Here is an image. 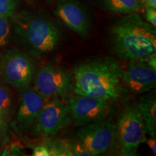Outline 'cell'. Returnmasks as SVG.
<instances>
[{
    "mask_svg": "<svg viewBox=\"0 0 156 156\" xmlns=\"http://www.w3.org/2000/svg\"><path fill=\"white\" fill-rule=\"evenodd\" d=\"M147 129L151 137L156 136V99L155 93H152L140 98L137 105Z\"/></svg>",
    "mask_w": 156,
    "mask_h": 156,
    "instance_id": "cell-13",
    "label": "cell"
},
{
    "mask_svg": "<svg viewBox=\"0 0 156 156\" xmlns=\"http://www.w3.org/2000/svg\"><path fill=\"white\" fill-rule=\"evenodd\" d=\"M46 99L30 86L21 90L16 124L21 132H26L34 124Z\"/></svg>",
    "mask_w": 156,
    "mask_h": 156,
    "instance_id": "cell-12",
    "label": "cell"
},
{
    "mask_svg": "<svg viewBox=\"0 0 156 156\" xmlns=\"http://www.w3.org/2000/svg\"><path fill=\"white\" fill-rule=\"evenodd\" d=\"M146 142H147V145L151 148L152 153H153L154 155H156V140L155 137H151L150 139L146 140Z\"/></svg>",
    "mask_w": 156,
    "mask_h": 156,
    "instance_id": "cell-21",
    "label": "cell"
},
{
    "mask_svg": "<svg viewBox=\"0 0 156 156\" xmlns=\"http://www.w3.org/2000/svg\"><path fill=\"white\" fill-rule=\"evenodd\" d=\"M14 32L20 46L37 58L56 50L60 34L52 20L41 13H23L14 18Z\"/></svg>",
    "mask_w": 156,
    "mask_h": 156,
    "instance_id": "cell-3",
    "label": "cell"
},
{
    "mask_svg": "<svg viewBox=\"0 0 156 156\" xmlns=\"http://www.w3.org/2000/svg\"><path fill=\"white\" fill-rule=\"evenodd\" d=\"M34 156H51L49 149L46 145H37L33 150Z\"/></svg>",
    "mask_w": 156,
    "mask_h": 156,
    "instance_id": "cell-19",
    "label": "cell"
},
{
    "mask_svg": "<svg viewBox=\"0 0 156 156\" xmlns=\"http://www.w3.org/2000/svg\"><path fill=\"white\" fill-rule=\"evenodd\" d=\"M76 136L91 155H101L111 149L116 141V124L104 119L90 123L82 126Z\"/></svg>",
    "mask_w": 156,
    "mask_h": 156,
    "instance_id": "cell-7",
    "label": "cell"
},
{
    "mask_svg": "<svg viewBox=\"0 0 156 156\" xmlns=\"http://www.w3.org/2000/svg\"><path fill=\"white\" fill-rule=\"evenodd\" d=\"M69 103L58 98L46 101L34 123V132L43 136H52L72 122Z\"/></svg>",
    "mask_w": 156,
    "mask_h": 156,
    "instance_id": "cell-8",
    "label": "cell"
},
{
    "mask_svg": "<svg viewBox=\"0 0 156 156\" xmlns=\"http://www.w3.org/2000/svg\"><path fill=\"white\" fill-rule=\"evenodd\" d=\"M147 7H153L156 8V0H143Z\"/></svg>",
    "mask_w": 156,
    "mask_h": 156,
    "instance_id": "cell-23",
    "label": "cell"
},
{
    "mask_svg": "<svg viewBox=\"0 0 156 156\" xmlns=\"http://www.w3.org/2000/svg\"><path fill=\"white\" fill-rule=\"evenodd\" d=\"M122 72L119 63L108 57L80 64L74 69V93L116 100L126 92L122 83Z\"/></svg>",
    "mask_w": 156,
    "mask_h": 156,
    "instance_id": "cell-2",
    "label": "cell"
},
{
    "mask_svg": "<svg viewBox=\"0 0 156 156\" xmlns=\"http://www.w3.org/2000/svg\"><path fill=\"white\" fill-rule=\"evenodd\" d=\"M108 101L89 95H75L69 97L68 103L75 125L83 126L104 119L110 108Z\"/></svg>",
    "mask_w": 156,
    "mask_h": 156,
    "instance_id": "cell-9",
    "label": "cell"
},
{
    "mask_svg": "<svg viewBox=\"0 0 156 156\" xmlns=\"http://www.w3.org/2000/svg\"><path fill=\"white\" fill-rule=\"evenodd\" d=\"M16 0H0V16L8 17L15 14L17 9Z\"/></svg>",
    "mask_w": 156,
    "mask_h": 156,
    "instance_id": "cell-17",
    "label": "cell"
},
{
    "mask_svg": "<svg viewBox=\"0 0 156 156\" xmlns=\"http://www.w3.org/2000/svg\"><path fill=\"white\" fill-rule=\"evenodd\" d=\"M55 15L80 36L84 38L88 35L91 28L90 15L80 0H58Z\"/></svg>",
    "mask_w": 156,
    "mask_h": 156,
    "instance_id": "cell-10",
    "label": "cell"
},
{
    "mask_svg": "<svg viewBox=\"0 0 156 156\" xmlns=\"http://www.w3.org/2000/svg\"><path fill=\"white\" fill-rule=\"evenodd\" d=\"M147 63L150 67H151L153 69L156 70V54L152 56L151 58H149V59L147 61Z\"/></svg>",
    "mask_w": 156,
    "mask_h": 156,
    "instance_id": "cell-22",
    "label": "cell"
},
{
    "mask_svg": "<svg viewBox=\"0 0 156 156\" xmlns=\"http://www.w3.org/2000/svg\"><path fill=\"white\" fill-rule=\"evenodd\" d=\"M145 19L153 26H156V9L153 7H147L145 10Z\"/></svg>",
    "mask_w": 156,
    "mask_h": 156,
    "instance_id": "cell-20",
    "label": "cell"
},
{
    "mask_svg": "<svg viewBox=\"0 0 156 156\" xmlns=\"http://www.w3.org/2000/svg\"><path fill=\"white\" fill-rule=\"evenodd\" d=\"M12 110V95L11 90L0 83V118L6 126Z\"/></svg>",
    "mask_w": 156,
    "mask_h": 156,
    "instance_id": "cell-15",
    "label": "cell"
},
{
    "mask_svg": "<svg viewBox=\"0 0 156 156\" xmlns=\"http://www.w3.org/2000/svg\"><path fill=\"white\" fill-rule=\"evenodd\" d=\"M122 83L134 93H147L155 87L156 70L147 62H130L126 69L123 70Z\"/></svg>",
    "mask_w": 156,
    "mask_h": 156,
    "instance_id": "cell-11",
    "label": "cell"
},
{
    "mask_svg": "<svg viewBox=\"0 0 156 156\" xmlns=\"http://www.w3.org/2000/svg\"><path fill=\"white\" fill-rule=\"evenodd\" d=\"M34 88L46 100L58 98L65 100L74 88L72 74L61 67L47 64L34 76Z\"/></svg>",
    "mask_w": 156,
    "mask_h": 156,
    "instance_id": "cell-5",
    "label": "cell"
},
{
    "mask_svg": "<svg viewBox=\"0 0 156 156\" xmlns=\"http://www.w3.org/2000/svg\"><path fill=\"white\" fill-rule=\"evenodd\" d=\"M2 56L0 54V71H1V66H2Z\"/></svg>",
    "mask_w": 156,
    "mask_h": 156,
    "instance_id": "cell-25",
    "label": "cell"
},
{
    "mask_svg": "<svg viewBox=\"0 0 156 156\" xmlns=\"http://www.w3.org/2000/svg\"><path fill=\"white\" fill-rule=\"evenodd\" d=\"M114 54L127 62H147L156 54V30L137 12L119 19L110 28Z\"/></svg>",
    "mask_w": 156,
    "mask_h": 156,
    "instance_id": "cell-1",
    "label": "cell"
},
{
    "mask_svg": "<svg viewBox=\"0 0 156 156\" xmlns=\"http://www.w3.org/2000/svg\"><path fill=\"white\" fill-rule=\"evenodd\" d=\"M11 34V24L7 17L0 16V47L9 42Z\"/></svg>",
    "mask_w": 156,
    "mask_h": 156,
    "instance_id": "cell-16",
    "label": "cell"
},
{
    "mask_svg": "<svg viewBox=\"0 0 156 156\" xmlns=\"http://www.w3.org/2000/svg\"><path fill=\"white\" fill-rule=\"evenodd\" d=\"M73 155L77 156H92L90 152L82 145L80 142L77 141V143L72 145Z\"/></svg>",
    "mask_w": 156,
    "mask_h": 156,
    "instance_id": "cell-18",
    "label": "cell"
},
{
    "mask_svg": "<svg viewBox=\"0 0 156 156\" xmlns=\"http://www.w3.org/2000/svg\"><path fill=\"white\" fill-rule=\"evenodd\" d=\"M121 155L134 156L142 143L145 142L147 129L137 106H128L121 114L116 124Z\"/></svg>",
    "mask_w": 156,
    "mask_h": 156,
    "instance_id": "cell-4",
    "label": "cell"
},
{
    "mask_svg": "<svg viewBox=\"0 0 156 156\" xmlns=\"http://www.w3.org/2000/svg\"><path fill=\"white\" fill-rule=\"evenodd\" d=\"M104 8L122 14L138 12L143 7V0H101Z\"/></svg>",
    "mask_w": 156,
    "mask_h": 156,
    "instance_id": "cell-14",
    "label": "cell"
},
{
    "mask_svg": "<svg viewBox=\"0 0 156 156\" xmlns=\"http://www.w3.org/2000/svg\"><path fill=\"white\" fill-rule=\"evenodd\" d=\"M5 125L4 124V123L2 121L1 118H0V140H1L2 136V134H3V132L5 131Z\"/></svg>",
    "mask_w": 156,
    "mask_h": 156,
    "instance_id": "cell-24",
    "label": "cell"
},
{
    "mask_svg": "<svg viewBox=\"0 0 156 156\" xmlns=\"http://www.w3.org/2000/svg\"><path fill=\"white\" fill-rule=\"evenodd\" d=\"M36 65L26 52L17 49L7 51L2 56L1 71L5 83L17 90L30 86L34 78Z\"/></svg>",
    "mask_w": 156,
    "mask_h": 156,
    "instance_id": "cell-6",
    "label": "cell"
}]
</instances>
